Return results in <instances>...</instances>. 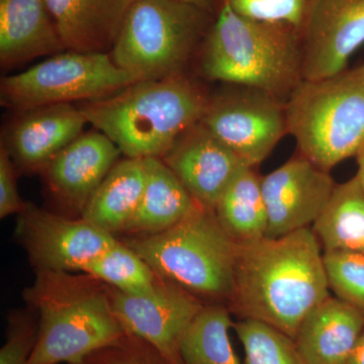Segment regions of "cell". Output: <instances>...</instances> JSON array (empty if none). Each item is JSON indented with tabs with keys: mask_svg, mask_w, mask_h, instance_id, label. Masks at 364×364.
I'll list each match as a JSON object with an SVG mask.
<instances>
[{
	"mask_svg": "<svg viewBox=\"0 0 364 364\" xmlns=\"http://www.w3.org/2000/svg\"><path fill=\"white\" fill-rule=\"evenodd\" d=\"M321 248L312 228L239 244L230 311L294 340L306 315L330 296Z\"/></svg>",
	"mask_w": 364,
	"mask_h": 364,
	"instance_id": "cell-1",
	"label": "cell"
},
{
	"mask_svg": "<svg viewBox=\"0 0 364 364\" xmlns=\"http://www.w3.org/2000/svg\"><path fill=\"white\" fill-rule=\"evenodd\" d=\"M23 298L39 316L28 364H78L129 334L114 312L109 287L85 272L37 270Z\"/></svg>",
	"mask_w": 364,
	"mask_h": 364,
	"instance_id": "cell-2",
	"label": "cell"
},
{
	"mask_svg": "<svg viewBox=\"0 0 364 364\" xmlns=\"http://www.w3.org/2000/svg\"><path fill=\"white\" fill-rule=\"evenodd\" d=\"M208 97L181 73L136 81L111 97L83 102L79 109L127 158H162L184 132L200 122Z\"/></svg>",
	"mask_w": 364,
	"mask_h": 364,
	"instance_id": "cell-3",
	"label": "cell"
},
{
	"mask_svg": "<svg viewBox=\"0 0 364 364\" xmlns=\"http://www.w3.org/2000/svg\"><path fill=\"white\" fill-rule=\"evenodd\" d=\"M301 60L298 30L245 18L222 0L203 43L202 70L210 80L259 88L287 102L303 81Z\"/></svg>",
	"mask_w": 364,
	"mask_h": 364,
	"instance_id": "cell-4",
	"label": "cell"
},
{
	"mask_svg": "<svg viewBox=\"0 0 364 364\" xmlns=\"http://www.w3.org/2000/svg\"><path fill=\"white\" fill-rule=\"evenodd\" d=\"M124 243L162 279L198 299L229 303L239 243L225 231L212 208L196 203L168 230L136 236Z\"/></svg>",
	"mask_w": 364,
	"mask_h": 364,
	"instance_id": "cell-5",
	"label": "cell"
},
{
	"mask_svg": "<svg viewBox=\"0 0 364 364\" xmlns=\"http://www.w3.org/2000/svg\"><path fill=\"white\" fill-rule=\"evenodd\" d=\"M287 134L299 155L330 171L364 143V64L303 80L286 102Z\"/></svg>",
	"mask_w": 364,
	"mask_h": 364,
	"instance_id": "cell-6",
	"label": "cell"
},
{
	"mask_svg": "<svg viewBox=\"0 0 364 364\" xmlns=\"http://www.w3.org/2000/svg\"><path fill=\"white\" fill-rule=\"evenodd\" d=\"M208 14L179 0H138L109 56L139 81L178 75L205 37Z\"/></svg>",
	"mask_w": 364,
	"mask_h": 364,
	"instance_id": "cell-7",
	"label": "cell"
},
{
	"mask_svg": "<svg viewBox=\"0 0 364 364\" xmlns=\"http://www.w3.org/2000/svg\"><path fill=\"white\" fill-rule=\"evenodd\" d=\"M139 81L105 53L66 51L0 83L1 105L18 112L46 105L93 102Z\"/></svg>",
	"mask_w": 364,
	"mask_h": 364,
	"instance_id": "cell-8",
	"label": "cell"
},
{
	"mask_svg": "<svg viewBox=\"0 0 364 364\" xmlns=\"http://www.w3.org/2000/svg\"><path fill=\"white\" fill-rule=\"evenodd\" d=\"M225 85L208 97L200 123L255 168L287 134L286 102L259 88Z\"/></svg>",
	"mask_w": 364,
	"mask_h": 364,
	"instance_id": "cell-9",
	"label": "cell"
},
{
	"mask_svg": "<svg viewBox=\"0 0 364 364\" xmlns=\"http://www.w3.org/2000/svg\"><path fill=\"white\" fill-rule=\"evenodd\" d=\"M16 237L36 269L67 272H82L117 241L83 218L69 219L32 203L18 214Z\"/></svg>",
	"mask_w": 364,
	"mask_h": 364,
	"instance_id": "cell-10",
	"label": "cell"
},
{
	"mask_svg": "<svg viewBox=\"0 0 364 364\" xmlns=\"http://www.w3.org/2000/svg\"><path fill=\"white\" fill-rule=\"evenodd\" d=\"M109 291L114 312L129 334L149 343L172 363L183 364L179 344L205 306L200 299L164 279L145 296H131L111 287Z\"/></svg>",
	"mask_w": 364,
	"mask_h": 364,
	"instance_id": "cell-11",
	"label": "cell"
},
{
	"mask_svg": "<svg viewBox=\"0 0 364 364\" xmlns=\"http://www.w3.org/2000/svg\"><path fill=\"white\" fill-rule=\"evenodd\" d=\"M301 41L303 80L343 71L364 45V0H313Z\"/></svg>",
	"mask_w": 364,
	"mask_h": 364,
	"instance_id": "cell-12",
	"label": "cell"
},
{
	"mask_svg": "<svg viewBox=\"0 0 364 364\" xmlns=\"http://www.w3.org/2000/svg\"><path fill=\"white\" fill-rule=\"evenodd\" d=\"M329 171L299 154L261 177L267 205V238H279L313 226L335 188Z\"/></svg>",
	"mask_w": 364,
	"mask_h": 364,
	"instance_id": "cell-13",
	"label": "cell"
},
{
	"mask_svg": "<svg viewBox=\"0 0 364 364\" xmlns=\"http://www.w3.org/2000/svg\"><path fill=\"white\" fill-rule=\"evenodd\" d=\"M161 159L196 203L214 210L232 179L247 166L200 122L184 132Z\"/></svg>",
	"mask_w": 364,
	"mask_h": 364,
	"instance_id": "cell-14",
	"label": "cell"
},
{
	"mask_svg": "<svg viewBox=\"0 0 364 364\" xmlns=\"http://www.w3.org/2000/svg\"><path fill=\"white\" fill-rule=\"evenodd\" d=\"M121 154L116 144L102 132H86L53 158L41 172L53 195L81 215Z\"/></svg>",
	"mask_w": 364,
	"mask_h": 364,
	"instance_id": "cell-15",
	"label": "cell"
},
{
	"mask_svg": "<svg viewBox=\"0 0 364 364\" xmlns=\"http://www.w3.org/2000/svg\"><path fill=\"white\" fill-rule=\"evenodd\" d=\"M88 124L71 104L46 105L20 112L7 129L4 148L14 164L26 172L42 171L53 158L73 142Z\"/></svg>",
	"mask_w": 364,
	"mask_h": 364,
	"instance_id": "cell-16",
	"label": "cell"
},
{
	"mask_svg": "<svg viewBox=\"0 0 364 364\" xmlns=\"http://www.w3.org/2000/svg\"><path fill=\"white\" fill-rule=\"evenodd\" d=\"M69 51L109 54L138 0H45Z\"/></svg>",
	"mask_w": 364,
	"mask_h": 364,
	"instance_id": "cell-17",
	"label": "cell"
},
{
	"mask_svg": "<svg viewBox=\"0 0 364 364\" xmlns=\"http://www.w3.org/2000/svg\"><path fill=\"white\" fill-rule=\"evenodd\" d=\"M64 51L45 0H0V64L4 68Z\"/></svg>",
	"mask_w": 364,
	"mask_h": 364,
	"instance_id": "cell-18",
	"label": "cell"
},
{
	"mask_svg": "<svg viewBox=\"0 0 364 364\" xmlns=\"http://www.w3.org/2000/svg\"><path fill=\"white\" fill-rule=\"evenodd\" d=\"M363 330V314L330 296L304 318L294 341L306 364H345Z\"/></svg>",
	"mask_w": 364,
	"mask_h": 364,
	"instance_id": "cell-19",
	"label": "cell"
},
{
	"mask_svg": "<svg viewBox=\"0 0 364 364\" xmlns=\"http://www.w3.org/2000/svg\"><path fill=\"white\" fill-rule=\"evenodd\" d=\"M146 179L145 159L126 158L117 162L80 217L112 235L126 231L142 198Z\"/></svg>",
	"mask_w": 364,
	"mask_h": 364,
	"instance_id": "cell-20",
	"label": "cell"
},
{
	"mask_svg": "<svg viewBox=\"0 0 364 364\" xmlns=\"http://www.w3.org/2000/svg\"><path fill=\"white\" fill-rule=\"evenodd\" d=\"M145 163L147 179L142 198L124 231L136 236L168 230L184 219L196 203L161 158H146Z\"/></svg>",
	"mask_w": 364,
	"mask_h": 364,
	"instance_id": "cell-21",
	"label": "cell"
},
{
	"mask_svg": "<svg viewBox=\"0 0 364 364\" xmlns=\"http://www.w3.org/2000/svg\"><path fill=\"white\" fill-rule=\"evenodd\" d=\"M312 230L324 252L345 251L364 255V189L358 176L335 186Z\"/></svg>",
	"mask_w": 364,
	"mask_h": 364,
	"instance_id": "cell-22",
	"label": "cell"
},
{
	"mask_svg": "<svg viewBox=\"0 0 364 364\" xmlns=\"http://www.w3.org/2000/svg\"><path fill=\"white\" fill-rule=\"evenodd\" d=\"M225 231L237 243L260 240L267 235V205L261 176L252 167L244 166L222 193L215 208Z\"/></svg>",
	"mask_w": 364,
	"mask_h": 364,
	"instance_id": "cell-23",
	"label": "cell"
},
{
	"mask_svg": "<svg viewBox=\"0 0 364 364\" xmlns=\"http://www.w3.org/2000/svg\"><path fill=\"white\" fill-rule=\"evenodd\" d=\"M231 314L223 304L203 306L181 340L183 364H241L229 336Z\"/></svg>",
	"mask_w": 364,
	"mask_h": 364,
	"instance_id": "cell-24",
	"label": "cell"
},
{
	"mask_svg": "<svg viewBox=\"0 0 364 364\" xmlns=\"http://www.w3.org/2000/svg\"><path fill=\"white\" fill-rule=\"evenodd\" d=\"M82 272L131 296L152 293L162 279L133 249L119 240L87 263Z\"/></svg>",
	"mask_w": 364,
	"mask_h": 364,
	"instance_id": "cell-25",
	"label": "cell"
},
{
	"mask_svg": "<svg viewBox=\"0 0 364 364\" xmlns=\"http://www.w3.org/2000/svg\"><path fill=\"white\" fill-rule=\"evenodd\" d=\"M233 329L243 345V364H306L296 341L267 323L240 318Z\"/></svg>",
	"mask_w": 364,
	"mask_h": 364,
	"instance_id": "cell-26",
	"label": "cell"
},
{
	"mask_svg": "<svg viewBox=\"0 0 364 364\" xmlns=\"http://www.w3.org/2000/svg\"><path fill=\"white\" fill-rule=\"evenodd\" d=\"M323 261L330 291L364 315L363 254L328 251Z\"/></svg>",
	"mask_w": 364,
	"mask_h": 364,
	"instance_id": "cell-27",
	"label": "cell"
},
{
	"mask_svg": "<svg viewBox=\"0 0 364 364\" xmlns=\"http://www.w3.org/2000/svg\"><path fill=\"white\" fill-rule=\"evenodd\" d=\"M237 14L267 23H284L301 33L313 0H228Z\"/></svg>",
	"mask_w": 364,
	"mask_h": 364,
	"instance_id": "cell-28",
	"label": "cell"
},
{
	"mask_svg": "<svg viewBox=\"0 0 364 364\" xmlns=\"http://www.w3.org/2000/svg\"><path fill=\"white\" fill-rule=\"evenodd\" d=\"M18 311L9 316L6 343L0 349V364H28L39 333V320Z\"/></svg>",
	"mask_w": 364,
	"mask_h": 364,
	"instance_id": "cell-29",
	"label": "cell"
},
{
	"mask_svg": "<svg viewBox=\"0 0 364 364\" xmlns=\"http://www.w3.org/2000/svg\"><path fill=\"white\" fill-rule=\"evenodd\" d=\"M78 364H174L149 343L128 334L121 342L105 347Z\"/></svg>",
	"mask_w": 364,
	"mask_h": 364,
	"instance_id": "cell-30",
	"label": "cell"
},
{
	"mask_svg": "<svg viewBox=\"0 0 364 364\" xmlns=\"http://www.w3.org/2000/svg\"><path fill=\"white\" fill-rule=\"evenodd\" d=\"M16 183V168L11 155L1 146L0 149V218L18 215L26 207Z\"/></svg>",
	"mask_w": 364,
	"mask_h": 364,
	"instance_id": "cell-31",
	"label": "cell"
},
{
	"mask_svg": "<svg viewBox=\"0 0 364 364\" xmlns=\"http://www.w3.org/2000/svg\"><path fill=\"white\" fill-rule=\"evenodd\" d=\"M345 364H364V330Z\"/></svg>",
	"mask_w": 364,
	"mask_h": 364,
	"instance_id": "cell-32",
	"label": "cell"
},
{
	"mask_svg": "<svg viewBox=\"0 0 364 364\" xmlns=\"http://www.w3.org/2000/svg\"><path fill=\"white\" fill-rule=\"evenodd\" d=\"M355 157L358 159V171L356 173V176H358V181L364 189V143L361 146L360 149L358 150Z\"/></svg>",
	"mask_w": 364,
	"mask_h": 364,
	"instance_id": "cell-33",
	"label": "cell"
},
{
	"mask_svg": "<svg viewBox=\"0 0 364 364\" xmlns=\"http://www.w3.org/2000/svg\"><path fill=\"white\" fill-rule=\"evenodd\" d=\"M179 1L186 2V4H191L210 13L212 11L213 0H179Z\"/></svg>",
	"mask_w": 364,
	"mask_h": 364,
	"instance_id": "cell-34",
	"label": "cell"
}]
</instances>
